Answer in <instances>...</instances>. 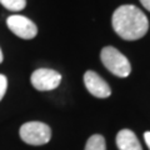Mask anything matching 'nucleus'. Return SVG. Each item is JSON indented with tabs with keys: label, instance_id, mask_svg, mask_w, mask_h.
Returning a JSON list of instances; mask_svg holds the SVG:
<instances>
[{
	"label": "nucleus",
	"instance_id": "1",
	"mask_svg": "<svg viewBox=\"0 0 150 150\" xmlns=\"http://www.w3.org/2000/svg\"><path fill=\"white\" fill-rule=\"evenodd\" d=\"M112 29L121 39L138 40L148 33L146 15L134 5H121L112 14Z\"/></svg>",
	"mask_w": 150,
	"mask_h": 150
},
{
	"label": "nucleus",
	"instance_id": "2",
	"mask_svg": "<svg viewBox=\"0 0 150 150\" xmlns=\"http://www.w3.org/2000/svg\"><path fill=\"white\" fill-rule=\"evenodd\" d=\"M100 59L104 67L110 73L119 78H126L131 71V65L129 60L112 46H105L100 53Z\"/></svg>",
	"mask_w": 150,
	"mask_h": 150
},
{
	"label": "nucleus",
	"instance_id": "3",
	"mask_svg": "<svg viewBox=\"0 0 150 150\" xmlns=\"http://www.w3.org/2000/svg\"><path fill=\"white\" fill-rule=\"evenodd\" d=\"M19 134L23 142L29 145H44L51 138V130L49 125L40 121H29L23 124Z\"/></svg>",
	"mask_w": 150,
	"mask_h": 150
},
{
	"label": "nucleus",
	"instance_id": "4",
	"mask_svg": "<svg viewBox=\"0 0 150 150\" xmlns=\"http://www.w3.org/2000/svg\"><path fill=\"white\" fill-rule=\"evenodd\" d=\"M30 81H31V85L36 90L48 91L59 86L60 81H62V75L53 69L41 68V69H36L31 74Z\"/></svg>",
	"mask_w": 150,
	"mask_h": 150
},
{
	"label": "nucleus",
	"instance_id": "5",
	"mask_svg": "<svg viewBox=\"0 0 150 150\" xmlns=\"http://www.w3.org/2000/svg\"><path fill=\"white\" fill-rule=\"evenodd\" d=\"M6 25L16 36L21 39H33L38 34V28L30 19L23 15H11L8 18Z\"/></svg>",
	"mask_w": 150,
	"mask_h": 150
},
{
	"label": "nucleus",
	"instance_id": "6",
	"mask_svg": "<svg viewBox=\"0 0 150 150\" xmlns=\"http://www.w3.org/2000/svg\"><path fill=\"white\" fill-rule=\"evenodd\" d=\"M84 84L88 89V91L93 96L99 98V99H104V98L110 96L111 89L104 79H101L95 71L89 70L84 74Z\"/></svg>",
	"mask_w": 150,
	"mask_h": 150
},
{
	"label": "nucleus",
	"instance_id": "7",
	"mask_svg": "<svg viewBox=\"0 0 150 150\" xmlns=\"http://www.w3.org/2000/svg\"><path fill=\"white\" fill-rule=\"evenodd\" d=\"M116 146L119 150H143L137 135L129 129H123L118 133Z\"/></svg>",
	"mask_w": 150,
	"mask_h": 150
},
{
	"label": "nucleus",
	"instance_id": "8",
	"mask_svg": "<svg viewBox=\"0 0 150 150\" xmlns=\"http://www.w3.org/2000/svg\"><path fill=\"white\" fill-rule=\"evenodd\" d=\"M85 150H106L104 137H101L99 134L91 135L86 142Z\"/></svg>",
	"mask_w": 150,
	"mask_h": 150
},
{
	"label": "nucleus",
	"instance_id": "9",
	"mask_svg": "<svg viewBox=\"0 0 150 150\" xmlns=\"http://www.w3.org/2000/svg\"><path fill=\"white\" fill-rule=\"evenodd\" d=\"M0 4L10 11H20L26 6V0H0Z\"/></svg>",
	"mask_w": 150,
	"mask_h": 150
},
{
	"label": "nucleus",
	"instance_id": "10",
	"mask_svg": "<svg viewBox=\"0 0 150 150\" xmlns=\"http://www.w3.org/2000/svg\"><path fill=\"white\" fill-rule=\"evenodd\" d=\"M6 89H8V79L5 75L0 74V101H1L4 95H5Z\"/></svg>",
	"mask_w": 150,
	"mask_h": 150
},
{
	"label": "nucleus",
	"instance_id": "11",
	"mask_svg": "<svg viewBox=\"0 0 150 150\" xmlns=\"http://www.w3.org/2000/svg\"><path fill=\"white\" fill-rule=\"evenodd\" d=\"M140 3H142V5L146 9V10L150 11V0H139Z\"/></svg>",
	"mask_w": 150,
	"mask_h": 150
},
{
	"label": "nucleus",
	"instance_id": "12",
	"mask_svg": "<svg viewBox=\"0 0 150 150\" xmlns=\"http://www.w3.org/2000/svg\"><path fill=\"white\" fill-rule=\"evenodd\" d=\"M144 139H145V143H146L148 148L150 149V131H146V133L144 134Z\"/></svg>",
	"mask_w": 150,
	"mask_h": 150
},
{
	"label": "nucleus",
	"instance_id": "13",
	"mask_svg": "<svg viewBox=\"0 0 150 150\" xmlns=\"http://www.w3.org/2000/svg\"><path fill=\"white\" fill-rule=\"evenodd\" d=\"M3 59H4V56H3V51H1V49H0V64L3 63Z\"/></svg>",
	"mask_w": 150,
	"mask_h": 150
}]
</instances>
